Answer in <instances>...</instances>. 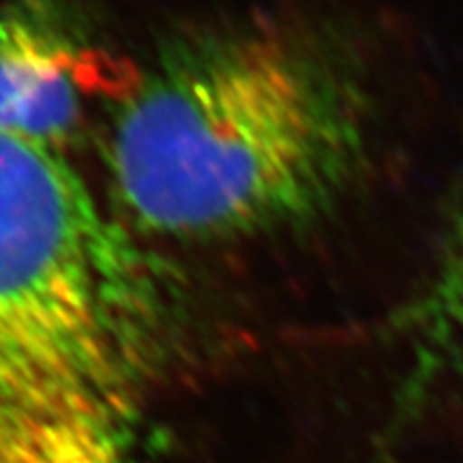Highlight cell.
<instances>
[{"label":"cell","mask_w":463,"mask_h":463,"mask_svg":"<svg viewBox=\"0 0 463 463\" xmlns=\"http://www.w3.org/2000/svg\"><path fill=\"white\" fill-rule=\"evenodd\" d=\"M161 279L50 146L0 131V463H136Z\"/></svg>","instance_id":"obj_1"},{"label":"cell","mask_w":463,"mask_h":463,"mask_svg":"<svg viewBox=\"0 0 463 463\" xmlns=\"http://www.w3.org/2000/svg\"><path fill=\"white\" fill-rule=\"evenodd\" d=\"M363 155L344 69L292 34L247 31L172 56L127 103L109 161L140 228L211 241L326 215Z\"/></svg>","instance_id":"obj_2"},{"label":"cell","mask_w":463,"mask_h":463,"mask_svg":"<svg viewBox=\"0 0 463 463\" xmlns=\"http://www.w3.org/2000/svg\"><path fill=\"white\" fill-rule=\"evenodd\" d=\"M86 52L52 0L0 9V131L50 146L82 106Z\"/></svg>","instance_id":"obj_3"},{"label":"cell","mask_w":463,"mask_h":463,"mask_svg":"<svg viewBox=\"0 0 463 463\" xmlns=\"http://www.w3.org/2000/svg\"><path fill=\"white\" fill-rule=\"evenodd\" d=\"M414 331L430 373L463 380V200L414 309Z\"/></svg>","instance_id":"obj_4"}]
</instances>
